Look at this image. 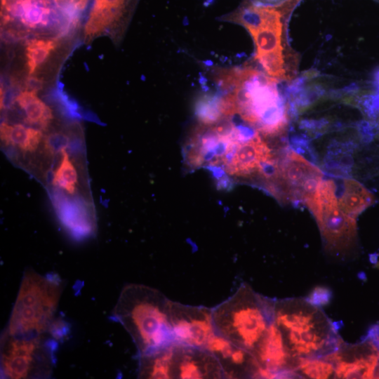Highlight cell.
<instances>
[{
	"instance_id": "6da1fadb",
	"label": "cell",
	"mask_w": 379,
	"mask_h": 379,
	"mask_svg": "<svg viewBox=\"0 0 379 379\" xmlns=\"http://www.w3.org/2000/svg\"><path fill=\"white\" fill-rule=\"evenodd\" d=\"M301 0L266 4L246 0L223 20L239 24L251 34L255 45V60L264 72L278 80L291 81L297 74L298 58L291 48L288 23Z\"/></svg>"
},
{
	"instance_id": "7a4b0ae2",
	"label": "cell",
	"mask_w": 379,
	"mask_h": 379,
	"mask_svg": "<svg viewBox=\"0 0 379 379\" xmlns=\"http://www.w3.org/2000/svg\"><path fill=\"white\" fill-rule=\"evenodd\" d=\"M220 91L227 100L234 117L262 137L284 133L288 123V106L279 80L251 67L222 70L216 74Z\"/></svg>"
},
{
	"instance_id": "3957f363",
	"label": "cell",
	"mask_w": 379,
	"mask_h": 379,
	"mask_svg": "<svg viewBox=\"0 0 379 379\" xmlns=\"http://www.w3.org/2000/svg\"><path fill=\"white\" fill-rule=\"evenodd\" d=\"M169 301L160 291L145 285L131 284L121 290L112 316L128 333L140 357L175 344Z\"/></svg>"
},
{
	"instance_id": "277c9868",
	"label": "cell",
	"mask_w": 379,
	"mask_h": 379,
	"mask_svg": "<svg viewBox=\"0 0 379 379\" xmlns=\"http://www.w3.org/2000/svg\"><path fill=\"white\" fill-rule=\"evenodd\" d=\"M274 321L293 357H324L343 343L323 311L305 298L274 301Z\"/></svg>"
},
{
	"instance_id": "5b68a950",
	"label": "cell",
	"mask_w": 379,
	"mask_h": 379,
	"mask_svg": "<svg viewBox=\"0 0 379 379\" xmlns=\"http://www.w3.org/2000/svg\"><path fill=\"white\" fill-rule=\"evenodd\" d=\"M274 304L244 284L212 309L216 332L252 353L274 321Z\"/></svg>"
},
{
	"instance_id": "8992f818",
	"label": "cell",
	"mask_w": 379,
	"mask_h": 379,
	"mask_svg": "<svg viewBox=\"0 0 379 379\" xmlns=\"http://www.w3.org/2000/svg\"><path fill=\"white\" fill-rule=\"evenodd\" d=\"M62 288L57 274L41 275L26 270L5 332L15 336L48 333Z\"/></svg>"
},
{
	"instance_id": "52a82bcc",
	"label": "cell",
	"mask_w": 379,
	"mask_h": 379,
	"mask_svg": "<svg viewBox=\"0 0 379 379\" xmlns=\"http://www.w3.org/2000/svg\"><path fill=\"white\" fill-rule=\"evenodd\" d=\"M57 340L49 333L15 336L4 332L1 347V368L11 379L50 376L55 364Z\"/></svg>"
},
{
	"instance_id": "ba28073f",
	"label": "cell",
	"mask_w": 379,
	"mask_h": 379,
	"mask_svg": "<svg viewBox=\"0 0 379 379\" xmlns=\"http://www.w3.org/2000/svg\"><path fill=\"white\" fill-rule=\"evenodd\" d=\"M304 203L317 221L326 250L337 256L347 255L357 244L356 218L338 206L334 181L323 180Z\"/></svg>"
},
{
	"instance_id": "9c48e42d",
	"label": "cell",
	"mask_w": 379,
	"mask_h": 379,
	"mask_svg": "<svg viewBox=\"0 0 379 379\" xmlns=\"http://www.w3.org/2000/svg\"><path fill=\"white\" fill-rule=\"evenodd\" d=\"M277 159L272 149L258 132L227 145L213 171L217 183L227 187L230 180L260 175L266 179Z\"/></svg>"
},
{
	"instance_id": "30bf717a",
	"label": "cell",
	"mask_w": 379,
	"mask_h": 379,
	"mask_svg": "<svg viewBox=\"0 0 379 379\" xmlns=\"http://www.w3.org/2000/svg\"><path fill=\"white\" fill-rule=\"evenodd\" d=\"M323 173L294 150L277 160L265 180L266 188L282 201H305L323 180Z\"/></svg>"
},
{
	"instance_id": "8fae6325",
	"label": "cell",
	"mask_w": 379,
	"mask_h": 379,
	"mask_svg": "<svg viewBox=\"0 0 379 379\" xmlns=\"http://www.w3.org/2000/svg\"><path fill=\"white\" fill-rule=\"evenodd\" d=\"M169 314L177 345L204 350L209 338L216 333L212 309L170 300Z\"/></svg>"
},
{
	"instance_id": "7c38bea8",
	"label": "cell",
	"mask_w": 379,
	"mask_h": 379,
	"mask_svg": "<svg viewBox=\"0 0 379 379\" xmlns=\"http://www.w3.org/2000/svg\"><path fill=\"white\" fill-rule=\"evenodd\" d=\"M332 362L337 378H373L379 364V349L369 339L347 345L343 343L335 351L324 356Z\"/></svg>"
},
{
	"instance_id": "4fadbf2b",
	"label": "cell",
	"mask_w": 379,
	"mask_h": 379,
	"mask_svg": "<svg viewBox=\"0 0 379 379\" xmlns=\"http://www.w3.org/2000/svg\"><path fill=\"white\" fill-rule=\"evenodd\" d=\"M258 364L265 370L266 378H293L300 376L293 370L294 359L283 334L273 321L251 353Z\"/></svg>"
},
{
	"instance_id": "5bb4252c",
	"label": "cell",
	"mask_w": 379,
	"mask_h": 379,
	"mask_svg": "<svg viewBox=\"0 0 379 379\" xmlns=\"http://www.w3.org/2000/svg\"><path fill=\"white\" fill-rule=\"evenodd\" d=\"M225 376L219 359L209 352L175 344L174 378H219Z\"/></svg>"
},
{
	"instance_id": "9a60e30c",
	"label": "cell",
	"mask_w": 379,
	"mask_h": 379,
	"mask_svg": "<svg viewBox=\"0 0 379 379\" xmlns=\"http://www.w3.org/2000/svg\"><path fill=\"white\" fill-rule=\"evenodd\" d=\"M133 0H94L86 25V36L92 37L117 22L128 11Z\"/></svg>"
},
{
	"instance_id": "2e32d148",
	"label": "cell",
	"mask_w": 379,
	"mask_h": 379,
	"mask_svg": "<svg viewBox=\"0 0 379 379\" xmlns=\"http://www.w3.org/2000/svg\"><path fill=\"white\" fill-rule=\"evenodd\" d=\"M175 344L148 355L140 357L139 376L142 378H174Z\"/></svg>"
},
{
	"instance_id": "e0dca14e",
	"label": "cell",
	"mask_w": 379,
	"mask_h": 379,
	"mask_svg": "<svg viewBox=\"0 0 379 379\" xmlns=\"http://www.w3.org/2000/svg\"><path fill=\"white\" fill-rule=\"evenodd\" d=\"M341 190L340 196H338V206L343 212L354 218L375 201L373 195L355 180L343 179Z\"/></svg>"
},
{
	"instance_id": "ac0fdd59",
	"label": "cell",
	"mask_w": 379,
	"mask_h": 379,
	"mask_svg": "<svg viewBox=\"0 0 379 379\" xmlns=\"http://www.w3.org/2000/svg\"><path fill=\"white\" fill-rule=\"evenodd\" d=\"M1 139L6 145L18 147L24 152H33L42 139L41 131L22 124L1 125Z\"/></svg>"
},
{
	"instance_id": "d6986e66",
	"label": "cell",
	"mask_w": 379,
	"mask_h": 379,
	"mask_svg": "<svg viewBox=\"0 0 379 379\" xmlns=\"http://www.w3.org/2000/svg\"><path fill=\"white\" fill-rule=\"evenodd\" d=\"M25 112V121L45 128L53 119L51 109L36 96V93L25 90L15 98Z\"/></svg>"
},
{
	"instance_id": "ffe728a7",
	"label": "cell",
	"mask_w": 379,
	"mask_h": 379,
	"mask_svg": "<svg viewBox=\"0 0 379 379\" xmlns=\"http://www.w3.org/2000/svg\"><path fill=\"white\" fill-rule=\"evenodd\" d=\"M293 370L300 378L321 379L335 376V368L333 363L324 357H295Z\"/></svg>"
},
{
	"instance_id": "44dd1931",
	"label": "cell",
	"mask_w": 379,
	"mask_h": 379,
	"mask_svg": "<svg viewBox=\"0 0 379 379\" xmlns=\"http://www.w3.org/2000/svg\"><path fill=\"white\" fill-rule=\"evenodd\" d=\"M55 47L56 43L49 39H33L27 44L25 56L29 74L46 61Z\"/></svg>"
},
{
	"instance_id": "7402d4cb",
	"label": "cell",
	"mask_w": 379,
	"mask_h": 379,
	"mask_svg": "<svg viewBox=\"0 0 379 379\" xmlns=\"http://www.w3.org/2000/svg\"><path fill=\"white\" fill-rule=\"evenodd\" d=\"M61 153L62 159L53 173V184L69 194H73L77 183V173L66 151L63 150Z\"/></svg>"
},
{
	"instance_id": "603a6c76",
	"label": "cell",
	"mask_w": 379,
	"mask_h": 379,
	"mask_svg": "<svg viewBox=\"0 0 379 379\" xmlns=\"http://www.w3.org/2000/svg\"><path fill=\"white\" fill-rule=\"evenodd\" d=\"M234 347L231 341L216 332L209 338L204 350L215 355L222 364L227 361Z\"/></svg>"
},
{
	"instance_id": "cb8c5ba5",
	"label": "cell",
	"mask_w": 379,
	"mask_h": 379,
	"mask_svg": "<svg viewBox=\"0 0 379 379\" xmlns=\"http://www.w3.org/2000/svg\"><path fill=\"white\" fill-rule=\"evenodd\" d=\"M332 293L324 286L315 287L305 300L311 305L321 307L328 305L331 299Z\"/></svg>"
},
{
	"instance_id": "d4e9b609",
	"label": "cell",
	"mask_w": 379,
	"mask_h": 379,
	"mask_svg": "<svg viewBox=\"0 0 379 379\" xmlns=\"http://www.w3.org/2000/svg\"><path fill=\"white\" fill-rule=\"evenodd\" d=\"M68 142V137L62 133H52L47 136L44 141L46 148L51 153L65 150Z\"/></svg>"
},
{
	"instance_id": "484cf974",
	"label": "cell",
	"mask_w": 379,
	"mask_h": 379,
	"mask_svg": "<svg viewBox=\"0 0 379 379\" xmlns=\"http://www.w3.org/2000/svg\"><path fill=\"white\" fill-rule=\"evenodd\" d=\"M88 0H54V1L64 8L67 13L73 17L76 14L83 11L88 3Z\"/></svg>"
},
{
	"instance_id": "4316f807",
	"label": "cell",
	"mask_w": 379,
	"mask_h": 379,
	"mask_svg": "<svg viewBox=\"0 0 379 379\" xmlns=\"http://www.w3.org/2000/svg\"><path fill=\"white\" fill-rule=\"evenodd\" d=\"M43 81L42 80L29 76L25 81V90L36 93L38 91L42 88Z\"/></svg>"
},
{
	"instance_id": "83f0119b",
	"label": "cell",
	"mask_w": 379,
	"mask_h": 379,
	"mask_svg": "<svg viewBox=\"0 0 379 379\" xmlns=\"http://www.w3.org/2000/svg\"><path fill=\"white\" fill-rule=\"evenodd\" d=\"M257 1L261 2L266 4H279L284 0H255Z\"/></svg>"
},
{
	"instance_id": "f1b7e54d",
	"label": "cell",
	"mask_w": 379,
	"mask_h": 379,
	"mask_svg": "<svg viewBox=\"0 0 379 379\" xmlns=\"http://www.w3.org/2000/svg\"><path fill=\"white\" fill-rule=\"evenodd\" d=\"M375 376H376V378H379V369H378V373L375 374Z\"/></svg>"
},
{
	"instance_id": "f546056e",
	"label": "cell",
	"mask_w": 379,
	"mask_h": 379,
	"mask_svg": "<svg viewBox=\"0 0 379 379\" xmlns=\"http://www.w3.org/2000/svg\"><path fill=\"white\" fill-rule=\"evenodd\" d=\"M375 1H379V0H375Z\"/></svg>"
}]
</instances>
